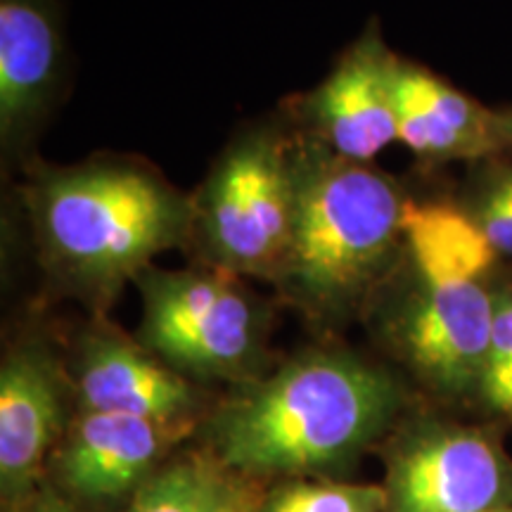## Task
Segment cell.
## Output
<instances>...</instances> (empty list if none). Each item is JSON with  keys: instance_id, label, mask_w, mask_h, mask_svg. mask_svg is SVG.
Returning <instances> with one entry per match:
<instances>
[{"instance_id": "obj_17", "label": "cell", "mask_w": 512, "mask_h": 512, "mask_svg": "<svg viewBox=\"0 0 512 512\" xmlns=\"http://www.w3.org/2000/svg\"><path fill=\"white\" fill-rule=\"evenodd\" d=\"M479 403L489 413L512 418V264H501L496 273L494 316Z\"/></svg>"}, {"instance_id": "obj_8", "label": "cell", "mask_w": 512, "mask_h": 512, "mask_svg": "<svg viewBox=\"0 0 512 512\" xmlns=\"http://www.w3.org/2000/svg\"><path fill=\"white\" fill-rule=\"evenodd\" d=\"M399 55L384 43L373 17L330 74L297 98L287 114L299 133L351 162L373 164L387 145L399 143L394 110V69Z\"/></svg>"}, {"instance_id": "obj_3", "label": "cell", "mask_w": 512, "mask_h": 512, "mask_svg": "<svg viewBox=\"0 0 512 512\" xmlns=\"http://www.w3.org/2000/svg\"><path fill=\"white\" fill-rule=\"evenodd\" d=\"M403 233L401 266L373 297L384 337L439 401H479L503 261L453 197H411Z\"/></svg>"}, {"instance_id": "obj_6", "label": "cell", "mask_w": 512, "mask_h": 512, "mask_svg": "<svg viewBox=\"0 0 512 512\" xmlns=\"http://www.w3.org/2000/svg\"><path fill=\"white\" fill-rule=\"evenodd\" d=\"M138 342L188 380H254L268 311L242 278L207 266H150L136 278Z\"/></svg>"}, {"instance_id": "obj_12", "label": "cell", "mask_w": 512, "mask_h": 512, "mask_svg": "<svg viewBox=\"0 0 512 512\" xmlns=\"http://www.w3.org/2000/svg\"><path fill=\"white\" fill-rule=\"evenodd\" d=\"M394 110L399 143L427 166L475 164L505 152L496 107H484L425 64L401 55L394 69Z\"/></svg>"}, {"instance_id": "obj_11", "label": "cell", "mask_w": 512, "mask_h": 512, "mask_svg": "<svg viewBox=\"0 0 512 512\" xmlns=\"http://www.w3.org/2000/svg\"><path fill=\"white\" fill-rule=\"evenodd\" d=\"M67 380L46 344L22 342L0 366V489L8 503H24L41 479L48 451L64 432Z\"/></svg>"}, {"instance_id": "obj_16", "label": "cell", "mask_w": 512, "mask_h": 512, "mask_svg": "<svg viewBox=\"0 0 512 512\" xmlns=\"http://www.w3.org/2000/svg\"><path fill=\"white\" fill-rule=\"evenodd\" d=\"M264 512H387L384 486L287 479L266 494Z\"/></svg>"}, {"instance_id": "obj_2", "label": "cell", "mask_w": 512, "mask_h": 512, "mask_svg": "<svg viewBox=\"0 0 512 512\" xmlns=\"http://www.w3.org/2000/svg\"><path fill=\"white\" fill-rule=\"evenodd\" d=\"M387 368L344 349H311L242 382L211 415L214 456L249 477H294L351 460L406 413Z\"/></svg>"}, {"instance_id": "obj_9", "label": "cell", "mask_w": 512, "mask_h": 512, "mask_svg": "<svg viewBox=\"0 0 512 512\" xmlns=\"http://www.w3.org/2000/svg\"><path fill=\"white\" fill-rule=\"evenodd\" d=\"M62 10L57 0H0V152L27 157L62 91Z\"/></svg>"}, {"instance_id": "obj_13", "label": "cell", "mask_w": 512, "mask_h": 512, "mask_svg": "<svg viewBox=\"0 0 512 512\" xmlns=\"http://www.w3.org/2000/svg\"><path fill=\"white\" fill-rule=\"evenodd\" d=\"M185 430L119 413L79 411L57 453L62 484L83 501H117L157 470Z\"/></svg>"}, {"instance_id": "obj_14", "label": "cell", "mask_w": 512, "mask_h": 512, "mask_svg": "<svg viewBox=\"0 0 512 512\" xmlns=\"http://www.w3.org/2000/svg\"><path fill=\"white\" fill-rule=\"evenodd\" d=\"M453 202L482 230L503 264H512V159L489 157L470 166Z\"/></svg>"}, {"instance_id": "obj_15", "label": "cell", "mask_w": 512, "mask_h": 512, "mask_svg": "<svg viewBox=\"0 0 512 512\" xmlns=\"http://www.w3.org/2000/svg\"><path fill=\"white\" fill-rule=\"evenodd\" d=\"M216 456H183L152 472L131 494L128 512H202Z\"/></svg>"}, {"instance_id": "obj_19", "label": "cell", "mask_w": 512, "mask_h": 512, "mask_svg": "<svg viewBox=\"0 0 512 512\" xmlns=\"http://www.w3.org/2000/svg\"><path fill=\"white\" fill-rule=\"evenodd\" d=\"M29 512H76L55 489H41L31 498Z\"/></svg>"}, {"instance_id": "obj_21", "label": "cell", "mask_w": 512, "mask_h": 512, "mask_svg": "<svg viewBox=\"0 0 512 512\" xmlns=\"http://www.w3.org/2000/svg\"><path fill=\"white\" fill-rule=\"evenodd\" d=\"M496 512H512V505H510V508H503V510H496Z\"/></svg>"}, {"instance_id": "obj_20", "label": "cell", "mask_w": 512, "mask_h": 512, "mask_svg": "<svg viewBox=\"0 0 512 512\" xmlns=\"http://www.w3.org/2000/svg\"><path fill=\"white\" fill-rule=\"evenodd\" d=\"M496 121L505 152H512V105L496 107Z\"/></svg>"}, {"instance_id": "obj_5", "label": "cell", "mask_w": 512, "mask_h": 512, "mask_svg": "<svg viewBox=\"0 0 512 512\" xmlns=\"http://www.w3.org/2000/svg\"><path fill=\"white\" fill-rule=\"evenodd\" d=\"M294 128L290 114L240 128L190 192L192 264L275 283L290 235Z\"/></svg>"}, {"instance_id": "obj_7", "label": "cell", "mask_w": 512, "mask_h": 512, "mask_svg": "<svg viewBox=\"0 0 512 512\" xmlns=\"http://www.w3.org/2000/svg\"><path fill=\"white\" fill-rule=\"evenodd\" d=\"M384 494L387 512H496L512 505V458L489 427L415 415L389 453Z\"/></svg>"}, {"instance_id": "obj_18", "label": "cell", "mask_w": 512, "mask_h": 512, "mask_svg": "<svg viewBox=\"0 0 512 512\" xmlns=\"http://www.w3.org/2000/svg\"><path fill=\"white\" fill-rule=\"evenodd\" d=\"M264 505L266 496L261 494L256 477L230 470L223 463L216 465L202 512H264Z\"/></svg>"}, {"instance_id": "obj_4", "label": "cell", "mask_w": 512, "mask_h": 512, "mask_svg": "<svg viewBox=\"0 0 512 512\" xmlns=\"http://www.w3.org/2000/svg\"><path fill=\"white\" fill-rule=\"evenodd\" d=\"M408 200L392 174L297 131L290 235L273 283L280 297L316 320H342L370 306L406 254Z\"/></svg>"}, {"instance_id": "obj_1", "label": "cell", "mask_w": 512, "mask_h": 512, "mask_svg": "<svg viewBox=\"0 0 512 512\" xmlns=\"http://www.w3.org/2000/svg\"><path fill=\"white\" fill-rule=\"evenodd\" d=\"M24 204L38 264L95 311L110 309L155 256L190 242V195L143 159L31 164Z\"/></svg>"}, {"instance_id": "obj_10", "label": "cell", "mask_w": 512, "mask_h": 512, "mask_svg": "<svg viewBox=\"0 0 512 512\" xmlns=\"http://www.w3.org/2000/svg\"><path fill=\"white\" fill-rule=\"evenodd\" d=\"M72 382L79 411L133 415L185 432L200 411L192 380L110 325L83 332Z\"/></svg>"}]
</instances>
